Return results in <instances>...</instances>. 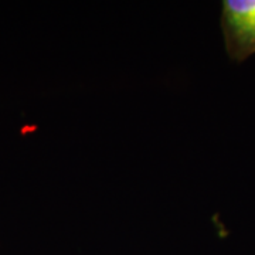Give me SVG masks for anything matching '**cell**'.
<instances>
[{"instance_id":"cell-1","label":"cell","mask_w":255,"mask_h":255,"mask_svg":"<svg viewBox=\"0 0 255 255\" xmlns=\"http://www.w3.org/2000/svg\"><path fill=\"white\" fill-rule=\"evenodd\" d=\"M220 24L233 61L243 63L255 54V0H224Z\"/></svg>"}]
</instances>
